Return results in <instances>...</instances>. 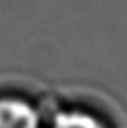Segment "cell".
Masks as SVG:
<instances>
[{
    "label": "cell",
    "mask_w": 127,
    "mask_h": 128,
    "mask_svg": "<svg viewBox=\"0 0 127 128\" xmlns=\"http://www.w3.org/2000/svg\"><path fill=\"white\" fill-rule=\"evenodd\" d=\"M0 128H41L39 112L21 97H0Z\"/></svg>",
    "instance_id": "6da1fadb"
},
{
    "label": "cell",
    "mask_w": 127,
    "mask_h": 128,
    "mask_svg": "<svg viewBox=\"0 0 127 128\" xmlns=\"http://www.w3.org/2000/svg\"><path fill=\"white\" fill-rule=\"evenodd\" d=\"M51 128H108L98 117L80 109L62 110L54 117Z\"/></svg>",
    "instance_id": "7a4b0ae2"
}]
</instances>
